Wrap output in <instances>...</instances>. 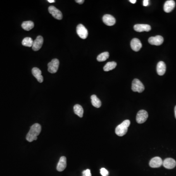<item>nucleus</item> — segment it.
<instances>
[{"label": "nucleus", "mask_w": 176, "mask_h": 176, "mask_svg": "<svg viewBox=\"0 0 176 176\" xmlns=\"http://www.w3.org/2000/svg\"><path fill=\"white\" fill-rule=\"evenodd\" d=\"M41 131V126L38 123H35L30 128L29 133L26 136V139L29 142H32L37 139V136H39Z\"/></svg>", "instance_id": "1"}, {"label": "nucleus", "mask_w": 176, "mask_h": 176, "mask_svg": "<svg viewBox=\"0 0 176 176\" xmlns=\"http://www.w3.org/2000/svg\"><path fill=\"white\" fill-rule=\"evenodd\" d=\"M130 125L129 120H125L122 122L115 128V134L119 136H124L128 131V127Z\"/></svg>", "instance_id": "2"}, {"label": "nucleus", "mask_w": 176, "mask_h": 176, "mask_svg": "<svg viewBox=\"0 0 176 176\" xmlns=\"http://www.w3.org/2000/svg\"><path fill=\"white\" fill-rule=\"evenodd\" d=\"M145 89L144 85L142 82L138 79H134L132 82V90L134 92L142 93Z\"/></svg>", "instance_id": "3"}, {"label": "nucleus", "mask_w": 176, "mask_h": 176, "mask_svg": "<svg viewBox=\"0 0 176 176\" xmlns=\"http://www.w3.org/2000/svg\"><path fill=\"white\" fill-rule=\"evenodd\" d=\"M59 66V61L57 59H53L48 64V72L51 74H55L57 72Z\"/></svg>", "instance_id": "4"}, {"label": "nucleus", "mask_w": 176, "mask_h": 176, "mask_svg": "<svg viewBox=\"0 0 176 176\" xmlns=\"http://www.w3.org/2000/svg\"><path fill=\"white\" fill-rule=\"evenodd\" d=\"M148 117V113L144 110H141L138 111L136 115V121L138 124H142L146 121Z\"/></svg>", "instance_id": "5"}, {"label": "nucleus", "mask_w": 176, "mask_h": 176, "mask_svg": "<svg viewBox=\"0 0 176 176\" xmlns=\"http://www.w3.org/2000/svg\"><path fill=\"white\" fill-rule=\"evenodd\" d=\"M76 32L81 38L85 39L88 37V31L86 28L82 24H79L76 27Z\"/></svg>", "instance_id": "6"}, {"label": "nucleus", "mask_w": 176, "mask_h": 176, "mask_svg": "<svg viewBox=\"0 0 176 176\" xmlns=\"http://www.w3.org/2000/svg\"><path fill=\"white\" fill-rule=\"evenodd\" d=\"M48 11L53 17L57 20H61L63 18L62 13L59 10H58L55 6L51 5L48 8Z\"/></svg>", "instance_id": "7"}, {"label": "nucleus", "mask_w": 176, "mask_h": 176, "mask_svg": "<svg viewBox=\"0 0 176 176\" xmlns=\"http://www.w3.org/2000/svg\"><path fill=\"white\" fill-rule=\"evenodd\" d=\"M43 38L41 36H37L36 39L33 41V44L32 45V48L34 51H37L41 48L43 44Z\"/></svg>", "instance_id": "8"}, {"label": "nucleus", "mask_w": 176, "mask_h": 176, "mask_svg": "<svg viewBox=\"0 0 176 176\" xmlns=\"http://www.w3.org/2000/svg\"><path fill=\"white\" fill-rule=\"evenodd\" d=\"M164 41L163 37L160 35H157L155 37H151L148 39V42L151 45L160 46Z\"/></svg>", "instance_id": "9"}, {"label": "nucleus", "mask_w": 176, "mask_h": 176, "mask_svg": "<svg viewBox=\"0 0 176 176\" xmlns=\"http://www.w3.org/2000/svg\"><path fill=\"white\" fill-rule=\"evenodd\" d=\"M163 161L160 157H156L152 158L149 162V165L152 168H158L162 165Z\"/></svg>", "instance_id": "10"}, {"label": "nucleus", "mask_w": 176, "mask_h": 176, "mask_svg": "<svg viewBox=\"0 0 176 176\" xmlns=\"http://www.w3.org/2000/svg\"><path fill=\"white\" fill-rule=\"evenodd\" d=\"M103 21L107 26H112L115 24V18L111 15H104L102 18Z\"/></svg>", "instance_id": "11"}, {"label": "nucleus", "mask_w": 176, "mask_h": 176, "mask_svg": "<svg viewBox=\"0 0 176 176\" xmlns=\"http://www.w3.org/2000/svg\"><path fill=\"white\" fill-rule=\"evenodd\" d=\"M162 165L167 169H171L176 166V162L173 158H167L163 161Z\"/></svg>", "instance_id": "12"}, {"label": "nucleus", "mask_w": 176, "mask_h": 176, "mask_svg": "<svg viewBox=\"0 0 176 176\" xmlns=\"http://www.w3.org/2000/svg\"><path fill=\"white\" fill-rule=\"evenodd\" d=\"M176 3L173 0H168L165 2L164 5V11L166 13L171 12L175 8Z\"/></svg>", "instance_id": "13"}, {"label": "nucleus", "mask_w": 176, "mask_h": 176, "mask_svg": "<svg viewBox=\"0 0 176 176\" xmlns=\"http://www.w3.org/2000/svg\"><path fill=\"white\" fill-rule=\"evenodd\" d=\"M134 31L137 32H143V31H146L148 32L151 31V27L150 26L146 24H136L134 25Z\"/></svg>", "instance_id": "14"}, {"label": "nucleus", "mask_w": 176, "mask_h": 176, "mask_svg": "<svg viewBox=\"0 0 176 176\" xmlns=\"http://www.w3.org/2000/svg\"><path fill=\"white\" fill-rule=\"evenodd\" d=\"M131 47L134 51H139L142 48V44L138 39L134 38L131 42Z\"/></svg>", "instance_id": "15"}, {"label": "nucleus", "mask_w": 176, "mask_h": 176, "mask_svg": "<svg viewBox=\"0 0 176 176\" xmlns=\"http://www.w3.org/2000/svg\"><path fill=\"white\" fill-rule=\"evenodd\" d=\"M67 167V158L66 157L62 156L60 158L59 161L57 165V170L59 172H62Z\"/></svg>", "instance_id": "16"}, {"label": "nucleus", "mask_w": 176, "mask_h": 176, "mask_svg": "<svg viewBox=\"0 0 176 176\" xmlns=\"http://www.w3.org/2000/svg\"><path fill=\"white\" fill-rule=\"evenodd\" d=\"M32 74L39 82L42 83L43 82V76L42 75V72L40 69L37 68H33L32 70Z\"/></svg>", "instance_id": "17"}, {"label": "nucleus", "mask_w": 176, "mask_h": 176, "mask_svg": "<svg viewBox=\"0 0 176 176\" xmlns=\"http://www.w3.org/2000/svg\"><path fill=\"white\" fill-rule=\"evenodd\" d=\"M157 72L158 75L162 76L164 75L166 72V65L163 61H160L158 63L157 66Z\"/></svg>", "instance_id": "18"}, {"label": "nucleus", "mask_w": 176, "mask_h": 176, "mask_svg": "<svg viewBox=\"0 0 176 176\" xmlns=\"http://www.w3.org/2000/svg\"><path fill=\"white\" fill-rule=\"evenodd\" d=\"M74 112L76 115L80 117L83 116L84 110L81 106L79 104H76L74 107Z\"/></svg>", "instance_id": "19"}, {"label": "nucleus", "mask_w": 176, "mask_h": 176, "mask_svg": "<svg viewBox=\"0 0 176 176\" xmlns=\"http://www.w3.org/2000/svg\"><path fill=\"white\" fill-rule=\"evenodd\" d=\"M91 104L95 107L100 108L101 106V102L100 99L96 95H92L91 96Z\"/></svg>", "instance_id": "20"}, {"label": "nucleus", "mask_w": 176, "mask_h": 176, "mask_svg": "<svg viewBox=\"0 0 176 176\" xmlns=\"http://www.w3.org/2000/svg\"><path fill=\"white\" fill-rule=\"evenodd\" d=\"M34 26L33 22L31 21H25L22 24V27L24 30L29 31L33 29Z\"/></svg>", "instance_id": "21"}, {"label": "nucleus", "mask_w": 176, "mask_h": 176, "mask_svg": "<svg viewBox=\"0 0 176 176\" xmlns=\"http://www.w3.org/2000/svg\"><path fill=\"white\" fill-rule=\"evenodd\" d=\"M117 65V63L115 62H114V61L109 62L105 65L103 68V70L105 72H108V71L112 70L113 69H115Z\"/></svg>", "instance_id": "22"}, {"label": "nucleus", "mask_w": 176, "mask_h": 176, "mask_svg": "<svg viewBox=\"0 0 176 176\" xmlns=\"http://www.w3.org/2000/svg\"><path fill=\"white\" fill-rule=\"evenodd\" d=\"M22 43L24 46L31 47L32 46L33 44V41L30 37H26L23 40Z\"/></svg>", "instance_id": "23"}, {"label": "nucleus", "mask_w": 176, "mask_h": 176, "mask_svg": "<svg viewBox=\"0 0 176 176\" xmlns=\"http://www.w3.org/2000/svg\"><path fill=\"white\" fill-rule=\"evenodd\" d=\"M109 57V53L108 52H104L98 55L97 57V60L99 62L106 61Z\"/></svg>", "instance_id": "24"}, {"label": "nucleus", "mask_w": 176, "mask_h": 176, "mask_svg": "<svg viewBox=\"0 0 176 176\" xmlns=\"http://www.w3.org/2000/svg\"><path fill=\"white\" fill-rule=\"evenodd\" d=\"M100 174L102 176H108L109 175V172L105 168H102L100 169Z\"/></svg>", "instance_id": "25"}, {"label": "nucleus", "mask_w": 176, "mask_h": 176, "mask_svg": "<svg viewBox=\"0 0 176 176\" xmlns=\"http://www.w3.org/2000/svg\"><path fill=\"white\" fill-rule=\"evenodd\" d=\"M82 176H91V170L90 169H86L82 172Z\"/></svg>", "instance_id": "26"}, {"label": "nucleus", "mask_w": 176, "mask_h": 176, "mask_svg": "<svg viewBox=\"0 0 176 176\" xmlns=\"http://www.w3.org/2000/svg\"><path fill=\"white\" fill-rule=\"evenodd\" d=\"M143 4L144 7H147L149 5V1L148 0H144L143 2Z\"/></svg>", "instance_id": "27"}, {"label": "nucleus", "mask_w": 176, "mask_h": 176, "mask_svg": "<svg viewBox=\"0 0 176 176\" xmlns=\"http://www.w3.org/2000/svg\"><path fill=\"white\" fill-rule=\"evenodd\" d=\"M75 2L77 3H79V4H82L84 3V0H76Z\"/></svg>", "instance_id": "28"}, {"label": "nucleus", "mask_w": 176, "mask_h": 176, "mask_svg": "<svg viewBox=\"0 0 176 176\" xmlns=\"http://www.w3.org/2000/svg\"><path fill=\"white\" fill-rule=\"evenodd\" d=\"M47 1L49 2V3H55V0H48Z\"/></svg>", "instance_id": "29"}, {"label": "nucleus", "mask_w": 176, "mask_h": 176, "mask_svg": "<svg viewBox=\"0 0 176 176\" xmlns=\"http://www.w3.org/2000/svg\"><path fill=\"white\" fill-rule=\"evenodd\" d=\"M130 2H131L132 3H136V0H130Z\"/></svg>", "instance_id": "30"}, {"label": "nucleus", "mask_w": 176, "mask_h": 176, "mask_svg": "<svg viewBox=\"0 0 176 176\" xmlns=\"http://www.w3.org/2000/svg\"><path fill=\"white\" fill-rule=\"evenodd\" d=\"M175 111V118L176 119V106H175V107L174 109Z\"/></svg>", "instance_id": "31"}]
</instances>
